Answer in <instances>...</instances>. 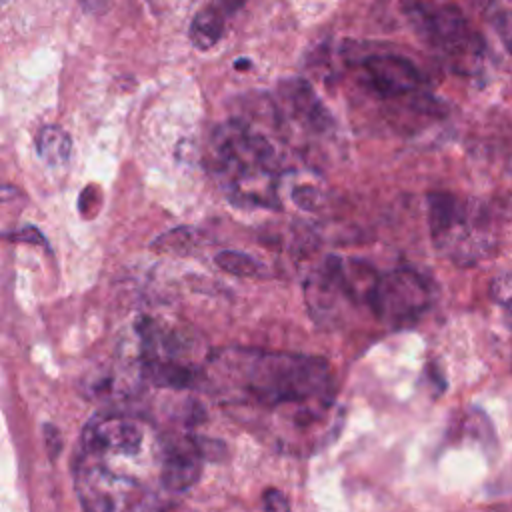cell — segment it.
Segmentation results:
<instances>
[{
	"mask_svg": "<svg viewBox=\"0 0 512 512\" xmlns=\"http://www.w3.org/2000/svg\"><path fill=\"white\" fill-rule=\"evenodd\" d=\"M202 384L224 404L286 416L298 406L334 402L324 358L258 348H222L204 360Z\"/></svg>",
	"mask_w": 512,
	"mask_h": 512,
	"instance_id": "6da1fadb",
	"label": "cell"
},
{
	"mask_svg": "<svg viewBox=\"0 0 512 512\" xmlns=\"http://www.w3.org/2000/svg\"><path fill=\"white\" fill-rule=\"evenodd\" d=\"M212 172L230 202L278 208L280 160L272 142L242 120L222 124L212 138Z\"/></svg>",
	"mask_w": 512,
	"mask_h": 512,
	"instance_id": "7a4b0ae2",
	"label": "cell"
},
{
	"mask_svg": "<svg viewBox=\"0 0 512 512\" xmlns=\"http://www.w3.org/2000/svg\"><path fill=\"white\" fill-rule=\"evenodd\" d=\"M430 238L440 254L458 266H472L498 246L494 214L476 198L432 192L426 200Z\"/></svg>",
	"mask_w": 512,
	"mask_h": 512,
	"instance_id": "3957f363",
	"label": "cell"
},
{
	"mask_svg": "<svg viewBox=\"0 0 512 512\" xmlns=\"http://www.w3.org/2000/svg\"><path fill=\"white\" fill-rule=\"evenodd\" d=\"M398 10L412 32L436 50L452 70L476 74L486 44L464 10L452 0H400Z\"/></svg>",
	"mask_w": 512,
	"mask_h": 512,
	"instance_id": "277c9868",
	"label": "cell"
},
{
	"mask_svg": "<svg viewBox=\"0 0 512 512\" xmlns=\"http://www.w3.org/2000/svg\"><path fill=\"white\" fill-rule=\"evenodd\" d=\"M140 338V374L160 388H190L202 384L204 364L192 360L194 342L188 334L140 318L136 324Z\"/></svg>",
	"mask_w": 512,
	"mask_h": 512,
	"instance_id": "5b68a950",
	"label": "cell"
},
{
	"mask_svg": "<svg viewBox=\"0 0 512 512\" xmlns=\"http://www.w3.org/2000/svg\"><path fill=\"white\" fill-rule=\"evenodd\" d=\"M74 488L84 512H152L156 506V484L114 474L100 464L76 458Z\"/></svg>",
	"mask_w": 512,
	"mask_h": 512,
	"instance_id": "8992f818",
	"label": "cell"
},
{
	"mask_svg": "<svg viewBox=\"0 0 512 512\" xmlns=\"http://www.w3.org/2000/svg\"><path fill=\"white\" fill-rule=\"evenodd\" d=\"M432 302L428 280L412 268H394L378 274L368 294V308L390 328L414 324Z\"/></svg>",
	"mask_w": 512,
	"mask_h": 512,
	"instance_id": "52a82bcc",
	"label": "cell"
},
{
	"mask_svg": "<svg viewBox=\"0 0 512 512\" xmlns=\"http://www.w3.org/2000/svg\"><path fill=\"white\" fill-rule=\"evenodd\" d=\"M348 64L356 70L358 82L380 100L412 98L424 102L430 96L422 94L424 76L420 68L400 54L390 52H362L348 54Z\"/></svg>",
	"mask_w": 512,
	"mask_h": 512,
	"instance_id": "ba28073f",
	"label": "cell"
},
{
	"mask_svg": "<svg viewBox=\"0 0 512 512\" xmlns=\"http://www.w3.org/2000/svg\"><path fill=\"white\" fill-rule=\"evenodd\" d=\"M210 444L212 440L194 436L192 432L162 436V488L168 492L192 488L200 480L204 462L212 458Z\"/></svg>",
	"mask_w": 512,
	"mask_h": 512,
	"instance_id": "9c48e42d",
	"label": "cell"
},
{
	"mask_svg": "<svg viewBox=\"0 0 512 512\" xmlns=\"http://www.w3.org/2000/svg\"><path fill=\"white\" fill-rule=\"evenodd\" d=\"M280 102L286 116L312 134H326L334 130V118L316 96L314 88L302 78H288L278 88Z\"/></svg>",
	"mask_w": 512,
	"mask_h": 512,
	"instance_id": "30bf717a",
	"label": "cell"
},
{
	"mask_svg": "<svg viewBox=\"0 0 512 512\" xmlns=\"http://www.w3.org/2000/svg\"><path fill=\"white\" fill-rule=\"evenodd\" d=\"M226 32V18L224 10L220 6H204L202 10L196 12L192 18L188 36L194 48L198 50H210L216 46Z\"/></svg>",
	"mask_w": 512,
	"mask_h": 512,
	"instance_id": "8fae6325",
	"label": "cell"
},
{
	"mask_svg": "<svg viewBox=\"0 0 512 512\" xmlns=\"http://www.w3.org/2000/svg\"><path fill=\"white\" fill-rule=\"evenodd\" d=\"M72 152V140L68 132H64L56 124H48L40 128L36 134V154L50 168H62L68 164Z\"/></svg>",
	"mask_w": 512,
	"mask_h": 512,
	"instance_id": "7c38bea8",
	"label": "cell"
},
{
	"mask_svg": "<svg viewBox=\"0 0 512 512\" xmlns=\"http://www.w3.org/2000/svg\"><path fill=\"white\" fill-rule=\"evenodd\" d=\"M214 262L220 270L234 276H256L260 272V262L252 256L236 250H222L214 256Z\"/></svg>",
	"mask_w": 512,
	"mask_h": 512,
	"instance_id": "4fadbf2b",
	"label": "cell"
},
{
	"mask_svg": "<svg viewBox=\"0 0 512 512\" xmlns=\"http://www.w3.org/2000/svg\"><path fill=\"white\" fill-rule=\"evenodd\" d=\"M194 240V230L188 226H180L174 230H168L160 238L154 240L152 248L158 252H170V254H184L188 246H192Z\"/></svg>",
	"mask_w": 512,
	"mask_h": 512,
	"instance_id": "5bb4252c",
	"label": "cell"
},
{
	"mask_svg": "<svg viewBox=\"0 0 512 512\" xmlns=\"http://www.w3.org/2000/svg\"><path fill=\"white\" fill-rule=\"evenodd\" d=\"M262 512H290L286 494L278 488H268L262 494Z\"/></svg>",
	"mask_w": 512,
	"mask_h": 512,
	"instance_id": "9a60e30c",
	"label": "cell"
},
{
	"mask_svg": "<svg viewBox=\"0 0 512 512\" xmlns=\"http://www.w3.org/2000/svg\"><path fill=\"white\" fill-rule=\"evenodd\" d=\"M4 238L10 240V242H30V244H40V246H44V248H50V246H48V240L42 236V232H40L36 226H24V228H20V230L6 232Z\"/></svg>",
	"mask_w": 512,
	"mask_h": 512,
	"instance_id": "2e32d148",
	"label": "cell"
},
{
	"mask_svg": "<svg viewBox=\"0 0 512 512\" xmlns=\"http://www.w3.org/2000/svg\"><path fill=\"white\" fill-rule=\"evenodd\" d=\"M494 28L500 36V40L504 42V46L508 48V52L512 54V10H504L494 18Z\"/></svg>",
	"mask_w": 512,
	"mask_h": 512,
	"instance_id": "e0dca14e",
	"label": "cell"
},
{
	"mask_svg": "<svg viewBox=\"0 0 512 512\" xmlns=\"http://www.w3.org/2000/svg\"><path fill=\"white\" fill-rule=\"evenodd\" d=\"M494 296L500 302V306L512 316V274L502 276L494 284Z\"/></svg>",
	"mask_w": 512,
	"mask_h": 512,
	"instance_id": "ac0fdd59",
	"label": "cell"
},
{
	"mask_svg": "<svg viewBox=\"0 0 512 512\" xmlns=\"http://www.w3.org/2000/svg\"><path fill=\"white\" fill-rule=\"evenodd\" d=\"M44 442H46V450L50 454L52 460H56V456L60 454V448H62V436L58 432L56 426L52 424H44Z\"/></svg>",
	"mask_w": 512,
	"mask_h": 512,
	"instance_id": "d6986e66",
	"label": "cell"
},
{
	"mask_svg": "<svg viewBox=\"0 0 512 512\" xmlns=\"http://www.w3.org/2000/svg\"><path fill=\"white\" fill-rule=\"evenodd\" d=\"M108 2H110V0H80L82 8H84L86 12H90V14H100V12H104L106 6H108Z\"/></svg>",
	"mask_w": 512,
	"mask_h": 512,
	"instance_id": "ffe728a7",
	"label": "cell"
},
{
	"mask_svg": "<svg viewBox=\"0 0 512 512\" xmlns=\"http://www.w3.org/2000/svg\"><path fill=\"white\" fill-rule=\"evenodd\" d=\"M246 66H250V62H236V68H246Z\"/></svg>",
	"mask_w": 512,
	"mask_h": 512,
	"instance_id": "44dd1931",
	"label": "cell"
},
{
	"mask_svg": "<svg viewBox=\"0 0 512 512\" xmlns=\"http://www.w3.org/2000/svg\"><path fill=\"white\" fill-rule=\"evenodd\" d=\"M8 2H10V0H2V4H8Z\"/></svg>",
	"mask_w": 512,
	"mask_h": 512,
	"instance_id": "7402d4cb",
	"label": "cell"
}]
</instances>
